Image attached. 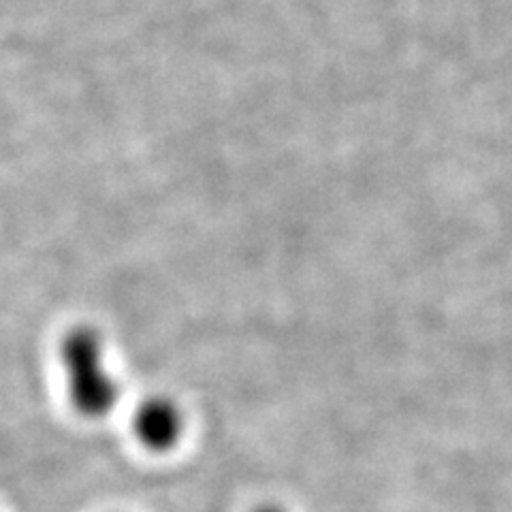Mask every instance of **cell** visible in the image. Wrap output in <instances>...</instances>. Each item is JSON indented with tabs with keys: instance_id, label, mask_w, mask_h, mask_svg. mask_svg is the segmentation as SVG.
Here are the masks:
<instances>
[{
	"instance_id": "6da1fadb",
	"label": "cell",
	"mask_w": 512,
	"mask_h": 512,
	"mask_svg": "<svg viewBox=\"0 0 512 512\" xmlns=\"http://www.w3.org/2000/svg\"><path fill=\"white\" fill-rule=\"evenodd\" d=\"M60 363L73 410L84 419H103L118 404L120 387L109 372L105 342L90 325L71 327L60 340Z\"/></svg>"
},
{
	"instance_id": "7a4b0ae2",
	"label": "cell",
	"mask_w": 512,
	"mask_h": 512,
	"mask_svg": "<svg viewBox=\"0 0 512 512\" xmlns=\"http://www.w3.org/2000/svg\"><path fill=\"white\" fill-rule=\"evenodd\" d=\"M133 434L152 453H167L184 434V412L165 395H152L135 408Z\"/></svg>"
},
{
	"instance_id": "3957f363",
	"label": "cell",
	"mask_w": 512,
	"mask_h": 512,
	"mask_svg": "<svg viewBox=\"0 0 512 512\" xmlns=\"http://www.w3.org/2000/svg\"><path fill=\"white\" fill-rule=\"evenodd\" d=\"M252 512H286L282 506H278V504H263V506H259L256 510H252Z\"/></svg>"
}]
</instances>
